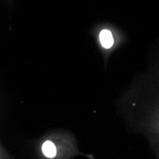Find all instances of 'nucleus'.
I'll use <instances>...</instances> for the list:
<instances>
[{"label": "nucleus", "mask_w": 159, "mask_h": 159, "mask_svg": "<svg viewBox=\"0 0 159 159\" xmlns=\"http://www.w3.org/2000/svg\"><path fill=\"white\" fill-rule=\"evenodd\" d=\"M99 40L101 45L105 49H110L113 45V36L109 30H102L99 34Z\"/></svg>", "instance_id": "1"}, {"label": "nucleus", "mask_w": 159, "mask_h": 159, "mask_svg": "<svg viewBox=\"0 0 159 159\" xmlns=\"http://www.w3.org/2000/svg\"><path fill=\"white\" fill-rule=\"evenodd\" d=\"M42 152L45 156L49 158H52L56 155V148L55 145L51 141H46L42 145Z\"/></svg>", "instance_id": "2"}]
</instances>
